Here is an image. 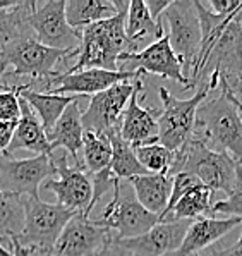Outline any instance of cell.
I'll return each instance as SVG.
<instances>
[{"label": "cell", "instance_id": "1", "mask_svg": "<svg viewBox=\"0 0 242 256\" xmlns=\"http://www.w3.org/2000/svg\"><path fill=\"white\" fill-rule=\"evenodd\" d=\"M200 14L203 42L191 69L189 88H200L212 78H242V6L229 16L213 14L205 2L194 0Z\"/></svg>", "mask_w": 242, "mask_h": 256}, {"label": "cell", "instance_id": "2", "mask_svg": "<svg viewBox=\"0 0 242 256\" xmlns=\"http://www.w3.org/2000/svg\"><path fill=\"white\" fill-rule=\"evenodd\" d=\"M117 14L107 21L81 31V46L77 50V62L65 72H77L84 69L119 70L120 55L127 54V14L131 2L114 0Z\"/></svg>", "mask_w": 242, "mask_h": 256}, {"label": "cell", "instance_id": "3", "mask_svg": "<svg viewBox=\"0 0 242 256\" xmlns=\"http://www.w3.org/2000/svg\"><path fill=\"white\" fill-rule=\"evenodd\" d=\"M208 148L229 153L242 164V117L234 102L220 90V94L206 98L198 108L194 134Z\"/></svg>", "mask_w": 242, "mask_h": 256}, {"label": "cell", "instance_id": "4", "mask_svg": "<svg viewBox=\"0 0 242 256\" xmlns=\"http://www.w3.org/2000/svg\"><path fill=\"white\" fill-rule=\"evenodd\" d=\"M239 162L229 153L208 148L200 138L193 136L189 141L174 152V164L169 174L174 177L181 172H189L210 188L213 192H224L229 196L237 182Z\"/></svg>", "mask_w": 242, "mask_h": 256}, {"label": "cell", "instance_id": "5", "mask_svg": "<svg viewBox=\"0 0 242 256\" xmlns=\"http://www.w3.org/2000/svg\"><path fill=\"white\" fill-rule=\"evenodd\" d=\"M217 86V82L212 81L205 82L189 98H177L167 88L160 86L158 93L163 108L158 120V143L170 152H177L181 146H184L194 134L198 108Z\"/></svg>", "mask_w": 242, "mask_h": 256}, {"label": "cell", "instance_id": "6", "mask_svg": "<svg viewBox=\"0 0 242 256\" xmlns=\"http://www.w3.org/2000/svg\"><path fill=\"white\" fill-rule=\"evenodd\" d=\"M69 57H77V52H62L41 45L34 38V34H28L7 46L5 52L0 55V62L12 68L10 70L14 76L29 78V82H26L28 88H33L34 84L41 88L45 82L62 74L57 70V66Z\"/></svg>", "mask_w": 242, "mask_h": 256}, {"label": "cell", "instance_id": "7", "mask_svg": "<svg viewBox=\"0 0 242 256\" xmlns=\"http://www.w3.org/2000/svg\"><path fill=\"white\" fill-rule=\"evenodd\" d=\"M96 222L110 230L114 239H134L160 224V216L148 212L136 198L129 180H117L112 200Z\"/></svg>", "mask_w": 242, "mask_h": 256}, {"label": "cell", "instance_id": "8", "mask_svg": "<svg viewBox=\"0 0 242 256\" xmlns=\"http://www.w3.org/2000/svg\"><path fill=\"white\" fill-rule=\"evenodd\" d=\"M24 230L17 241L31 248L34 254H50L64 227L77 215L58 203H46L40 198H24Z\"/></svg>", "mask_w": 242, "mask_h": 256}, {"label": "cell", "instance_id": "9", "mask_svg": "<svg viewBox=\"0 0 242 256\" xmlns=\"http://www.w3.org/2000/svg\"><path fill=\"white\" fill-rule=\"evenodd\" d=\"M67 155V152H62L60 155L52 153L57 174L43 182V189L52 191L60 206L89 218V206L93 202V179L83 167L69 164Z\"/></svg>", "mask_w": 242, "mask_h": 256}, {"label": "cell", "instance_id": "10", "mask_svg": "<svg viewBox=\"0 0 242 256\" xmlns=\"http://www.w3.org/2000/svg\"><path fill=\"white\" fill-rule=\"evenodd\" d=\"M55 174L52 155H34L31 158H14L9 153L0 155V189L3 192L40 198V186Z\"/></svg>", "mask_w": 242, "mask_h": 256}, {"label": "cell", "instance_id": "11", "mask_svg": "<svg viewBox=\"0 0 242 256\" xmlns=\"http://www.w3.org/2000/svg\"><path fill=\"white\" fill-rule=\"evenodd\" d=\"M165 19L169 22L167 34L170 45L184 64V76L187 78L200 54L203 42L201 21L194 0H174L165 10Z\"/></svg>", "mask_w": 242, "mask_h": 256}, {"label": "cell", "instance_id": "12", "mask_svg": "<svg viewBox=\"0 0 242 256\" xmlns=\"http://www.w3.org/2000/svg\"><path fill=\"white\" fill-rule=\"evenodd\" d=\"M136 81L138 80L119 82L105 92L93 94L88 108L81 114L84 131L105 136L120 131L124 112L136 90Z\"/></svg>", "mask_w": 242, "mask_h": 256}, {"label": "cell", "instance_id": "13", "mask_svg": "<svg viewBox=\"0 0 242 256\" xmlns=\"http://www.w3.org/2000/svg\"><path fill=\"white\" fill-rule=\"evenodd\" d=\"M65 4V0H48L38 6L29 16V28L41 45L62 52H77L81 33L67 22Z\"/></svg>", "mask_w": 242, "mask_h": 256}, {"label": "cell", "instance_id": "14", "mask_svg": "<svg viewBox=\"0 0 242 256\" xmlns=\"http://www.w3.org/2000/svg\"><path fill=\"white\" fill-rule=\"evenodd\" d=\"M119 70L124 72H143L157 74L165 80L181 82L182 88H189V81L184 76V64L174 52L169 40V34L153 45L146 46L138 54H124L119 58Z\"/></svg>", "mask_w": 242, "mask_h": 256}, {"label": "cell", "instance_id": "15", "mask_svg": "<svg viewBox=\"0 0 242 256\" xmlns=\"http://www.w3.org/2000/svg\"><path fill=\"white\" fill-rule=\"evenodd\" d=\"M143 72H124V70H105V69H84L77 72H62L50 80L36 92L53 94H71V96H93L112 86L124 81L139 80Z\"/></svg>", "mask_w": 242, "mask_h": 256}, {"label": "cell", "instance_id": "16", "mask_svg": "<svg viewBox=\"0 0 242 256\" xmlns=\"http://www.w3.org/2000/svg\"><path fill=\"white\" fill-rule=\"evenodd\" d=\"M110 239V230L96 220L76 215L58 236L50 256H96Z\"/></svg>", "mask_w": 242, "mask_h": 256}, {"label": "cell", "instance_id": "17", "mask_svg": "<svg viewBox=\"0 0 242 256\" xmlns=\"http://www.w3.org/2000/svg\"><path fill=\"white\" fill-rule=\"evenodd\" d=\"M193 220L160 222L146 234L134 239H114L134 256H167L181 250Z\"/></svg>", "mask_w": 242, "mask_h": 256}, {"label": "cell", "instance_id": "18", "mask_svg": "<svg viewBox=\"0 0 242 256\" xmlns=\"http://www.w3.org/2000/svg\"><path fill=\"white\" fill-rule=\"evenodd\" d=\"M141 94L143 81L139 78L136 81V90L124 112L122 124H120V136L134 148L158 143V120L162 110L143 107Z\"/></svg>", "mask_w": 242, "mask_h": 256}, {"label": "cell", "instance_id": "19", "mask_svg": "<svg viewBox=\"0 0 242 256\" xmlns=\"http://www.w3.org/2000/svg\"><path fill=\"white\" fill-rule=\"evenodd\" d=\"M19 105H21V119H19L15 131L5 153L12 155L19 150H28L34 155H52L53 150L50 144L48 134L43 128L41 120L29 107L28 102L19 94Z\"/></svg>", "mask_w": 242, "mask_h": 256}, {"label": "cell", "instance_id": "20", "mask_svg": "<svg viewBox=\"0 0 242 256\" xmlns=\"http://www.w3.org/2000/svg\"><path fill=\"white\" fill-rule=\"evenodd\" d=\"M48 140L52 144V150H64L71 155L72 164L77 167H83V141H84V128L81 122V110L79 100L72 102L62 117L57 120L53 129L48 132ZM84 168V167H83Z\"/></svg>", "mask_w": 242, "mask_h": 256}, {"label": "cell", "instance_id": "21", "mask_svg": "<svg viewBox=\"0 0 242 256\" xmlns=\"http://www.w3.org/2000/svg\"><path fill=\"white\" fill-rule=\"evenodd\" d=\"M241 224H242V220L236 218V216H225V218L200 216V218L191 222V227L186 234L184 242H182L181 250H179L177 253L181 256L200 254V251L212 246L218 239L225 238L230 230L239 227Z\"/></svg>", "mask_w": 242, "mask_h": 256}, {"label": "cell", "instance_id": "22", "mask_svg": "<svg viewBox=\"0 0 242 256\" xmlns=\"http://www.w3.org/2000/svg\"><path fill=\"white\" fill-rule=\"evenodd\" d=\"M127 54H138L146 46L165 36L162 21L157 22L151 18L146 4L143 0H132L127 14Z\"/></svg>", "mask_w": 242, "mask_h": 256}, {"label": "cell", "instance_id": "23", "mask_svg": "<svg viewBox=\"0 0 242 256\" xmlns=\"http://www.w3.org/2000/svg\"><path fill=\"white\" fill-rule=\"evenodd\" d=\"M134 188L138 202L155 215H162L167 210L172 196L174 177L170 174H146L129 179Z\"/></svg>", "mask_w": 242, "mask_h": 256}, {"label": "cell", "instance_id": "24", "mask_svg": "<svg viewBox=\"0 0 242 256\" xmlns=\"http://www.w3.org/2000/svg\"><path fill=\"white\" fill-rule=\"evenodd\" d=\"M19 94L28 102V105L34 110L38 119L41 120L43 128H45L46 134L53 129L57 120L62 117L65 108L72 104V102L79 100L77 96L71 94H53V93H41L36 90L28 88V84H17Z\"/></svg>", "mask_w": 242, "mask_h": 256}, {"label": "cell", "instance_id": "25", "mask_svg": "<svg viewBox=\"0 0 242 256\" xmlns=\"http://www.w3.org/2000/svg\"><path fill=\"white\" fill-rule=\"evenodd\" d=\"M36 2L19 0L14 7L0 10V55L9 45L22 36L33 34L29 28V16L36 10Z\"/></svg>", "mask_w": 242, "mask_h": 256}, {"label": "cell", "instance_id": "26", "mask_svg": "<svg viewBox=\"0 0 242 256\" xmlns=\"http://www.w3.org/2000/svg\"><path fill=\"white\" fill-rule=\"evenodd\" d=\"M115 14L114 0H67L65 4L67 22L79 33L96 22L114 18Z\"/></svg>", "mask_w": 242, "mask_h": 256}, {"label": "cell", "instance_id": "27", "mask_svg": "<svg viewBox=\"0 0 242 256\" xmlns=\"http://www.w3.org/2000/svg\"><path fill=\"white\" fill-rule=\"evenodd\" d=\"M213 210V191L205 184L186 192L172 212L160 222H174V220H196L200 216H212Z\"/></svg>", "mask_w": 242, "mask_h": 256}, {"label": "cell", "instance_id": "28", "mask_svg": "<svg viewBox=\"0 0 242 256\" xmlns=\"http://www.w3.org/2000/svg\"><path fill=\"white\" fill-rule=\"evenodd\" d=\"M24 198L0 189V238L5 242L17 239L24 230Z\"/></svg>", "mask_w": 242, "mask_h": 256}, {"label": "cell", "instance_id": "29", "mask_svg": "<svg viewBox=\"0 0 242 256\" xmlns=\"http://www.w3.org/2000/svg\"><path fill=\"white\" fill-rule=\"evenodd\" d=\"M112 141V172L115 174L117 179L129 180L132 177L146 176V168L139 162L138 155H136V148L129 144L122 136L120 131H114L108 134Z\"/></svg>", "mask_w": 242, "mask_h": 256}, {"label": "cell", "instance_id": "30", "mask_svg": "<svg viewBox=\"0 0 242 256\" xmlns=\"http://www.w3.org/2000/svg\"><path fill=\"white\" fill-rule=\"evenodd\" d=\"M112 141L105 134L86 132L83 141V167L89 176H95L107 168H112Z\"/></svg>", "mask_w": 242, "mask_h": 256}, {"label": "cell", "instance_id": "31", "mask_svg": "<svg viewBox=\"0 0 242 256\" xmlns=\"http://www.w3.org/2000/svg\"><path fill=\"white\" fill-rule=\"evenodd\" d=\"M136 155L148 174H169L174 164V152L160 143L136 148Z\"/></svg>", "mask_w": 242, "mask_h": 256}, {"label": "cell", "instance_id": "32", "mask_svg": "<svg viewBox=\"0 0 242 256\" xmlns=\"http://www.w3.org/2000/svg\"><path fill=\"white\" fill-rule=\"evenodd\" d=\"M215 215H227L236 216L242 220V164H239V170H237V182L234 191L224 200H218L213 203L212 216Z\"/></svg>", "mask_w": 242, "mask_h": 256}, {"label": "cell", "instance_id": "33", "mask_svg": "<svg viewBox=\"0 0 242 256\" xmlns=\"http://www.w3.org/2000/svg\"><path fill=\"white\" fill-rule=\"evenodd\" d=\"M21 119V105H19V86L3 84L0 90V122L17 124Z\"/></svg>", "mask_w": 242, "mask_h": 256}, {"label": "cell", "instance_id": "34", "mask_svg": "<svg viewBox=\"0 0 242 256\" xmlns=\"http://www.w3.org/2000/svg\"><path fill=\"white\" fill-rule=\"evenodd\" d=\"M201 180L198 179L196 176L189 174V172H181V174L174 176V186H172V196H170V202H169V206H167V210L163 212L162 215H160V220H163L167 215L172 212V208L175 206V203L179 202V200L182 198V196L186 194V192H189L191 189L201 186Z\"/></svg>", "mask_w": 242, "mask_h": 256}, {"label": "cell", "instance_id": "35", "mask_svg": "<svg viewBox=\"0 0 242 256\" xmlns=\"http://www.w3.org/2000/svg\"><path fill=\"white\" fill-rule=\"evenodd\" d=\"M91 179H93V202H91V206H89V214L95 210L96 203H98L107 192H114V188H115L117 180H119L114 172H112V168H107V170L91 176Z\"/></svg>", "mask_w": 242, "mask_h": 256}, {"label": "cell", "instance_id": "36", "mask_svg": "<svg viewBox=\"0 0 242 256\" xmlns=\"http://www.w3.org/2000/svg\"><path fill=\"white\" fill-rule=\"evenodd\" d=\"M205 6L208 7L213 14L229 16V14L236 12L242 6V2H239V0H208V2H205Z\"/></svg>", "mask_w": 242, "mask_h": 256}, {"label": "cell", "instance_id": "37", "mask_svg": "<svg viewBox=\"0 0 242 256\" xmlns=\"http://www.w3.org/2000/svg\"><path fill=\"white\" fill-rule=\"evenodd\" d=\"M15 126L17 124H12V122H0V155L5 153L7 148H9L15 131Z\"/></svg>", "mask_w": 242, "mask_h": 256}, {"label": "cell", "instance_id": "38", "mask_svg": "<svg viewBox=\"0 0 242 256\" xmlns=\"http://www.w3.org/2000/svg\"><path fill=\"white\" fill-rule=\"evenodd\" d=\"M144 4H146L148 10H150L151 18L160 22L162 21V14H165V10L172 6V0H148Z\"/></svg>", "mask_w": 242, "mask_h": 256}, {"label": "cell", "instance_id": "39", "mask_svg": "<svg viewBox=\"0 0 242 256\" xmlns=\"http://www.w3.org/2000/svg\"><path fill=\"white\" fill-rule=\"evenodd\" d=\"M96 256H134V254H132L129 250H126V248L120 246V244L114 241V239H110V242H108Z\"/></svg>", "mask_w": 242, "mask_h": 256}, {"label": "cell", "instance_id": "40", "mask_svg": "<svg viewBox=\"0 0 242 256\" xmlns=\"http://www.w3.org/2000/svg\"><path fill=\"white\" fill-rule=\"evenodd\" d=\"M208 256H242V236L239 238V241L234 242L232 246L224 248V250H218Z\"/></svg>", "mask_w": 242, "mask_h": 256}, {"label": "cell", "instance_id": "41", "mask_svg": "<svg viewBox=\"0 0 242 256\" xmlns=\"http://www.w3.org/2000/svg\"><path fill=\"white\" fill-rule=\"evenodd\" d=\"M225 80V78H224ZM225 82H227L230 93L234 94V96L237 98V100L242 104V78H236V80H225Z\"/></svg>", "mask_w": 242, "mask_h": 256}, {"label": "cell", "instance_id": "42", "mask_svg": "<svg viewBox=\"0 0 242 256\" xmlns=\"http://www.w3.org/2000/svg\"><path fill=\"white\" fill-rule=\"evenodd\" d=\"M10 246H12V256H33L34 254V251L31 250V248L22 246L17 239H12V241H10Z\"/></svg>", "mask_w": 242, "mask_h": 256}, {"label": "cell", "instance_id": "43", "mask_svg": "<svg viewBox=\"0 0 242 256\" xmlns=\"http://www.w3.org/2000/svg\"><path fill=\"white\" fill-rule=\"evenodd\" d=\"M218 88H220V90H222V92H225V94H227V96L230 98V100H232V102H234V105H236V107H237V108H239V112L242 114V104H241V102H239V100H237V98H236V96H234V94H232V93H230V90H229L227 82H225V80H224V78H222V76H220V82H218Z\"/></svg>", "mask_w": 242, "mask_h": 256}, {"label": "cell", "instance_id": "44", "mask_svg": "<svg viewBox=\"0 0 242 256\" xmlns=\"http://www.w3.org/2000/svg\"><path fill=\"white\" fill-rule=\"evenodd\" d=\"M19 0H0V10L2 9H9V7H14Z\"/></svg>", "mask_w": 242, "mask_h": 256}, {"label": "cell", "instance_id": "45", "mask_svg": "<svg viewBox=\"0 0 242 256\" xmlns=\"http://www.w3.org/2000/svg\"><path fill=\"white\" fill-rule=\"evenodd\" d=\"M2 241H3V239L0 238V256H12V251H10Z\"/></svg>", "mask_w": 242, "mask_h": 256}, {"label": "cell", "instance_id": "46", "mask_svg": "<svg viewBox=\"0 0 242 256\" xmlns=\"http://www.w3.org/2000/svg\"><path fill=\"white\" fill-rule=\"evenodd\" d=\"M7 69H9V66L3 64V62H0V80H2V76L7 72ZM0 90H3V84H2V82H0Z\"/></svg>", "mask_w": 242, "mask_h": 256}, {"label": "cell", "instance_id": "47", "mask_svg": "<svg viewBox=\"0 0 242 256\" xmlns=\"http://www.w3.org/2000/svg\"><path fill=\"white\" fill-rule=\"evenodd\" d=\"M167 256H181L179 253H170V254H167Z\"/></svg>", "mask_w": 242, "mask_h": 256}, {"label": "cell", "instance_id": "48", "mask_svg": "<svg viewBox=\"0 0 242 256\" xmlns=\"http://www.w3.org/2000/svg\"><path fill=\"white\" fill-rule=\"evenodd\" d=\"M38 256H50V254H38Z\"/></svg>", "mask_w": 242, "mask_h": 256}, {"label": "cell", "instance_id": "49", "mask_svg": "<svg viewBox=\"0 0 242 256\" xmlns=\"http://www.w3.org/2000/svg\"><path fill=\"white\" fill-rule=\"evenodd\" d=\"M193 256H203V254H193Z\"/></svg>", "mask_w": 242, "mask_h": 256}]
</instances>
